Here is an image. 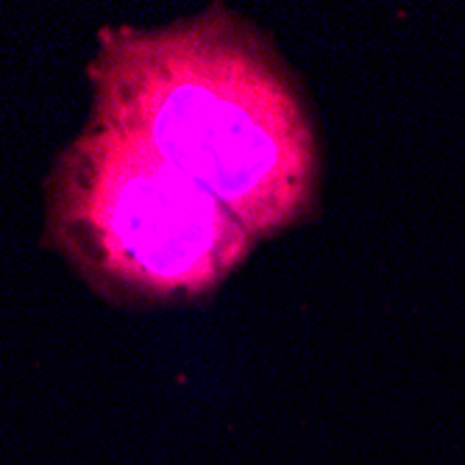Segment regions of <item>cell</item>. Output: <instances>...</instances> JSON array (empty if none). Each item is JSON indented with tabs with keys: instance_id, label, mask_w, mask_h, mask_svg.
<instances>
[{
	"instance_id": "obj_2",
	"label": "cell",
	"mask_w": 465,
	"mask_h": 465,
	"mask_svg": "<svg viewBox=\"0 0 465 465\" xmlns=\"http://www.w3.org/2000/svg\"><path fill=\"white\" fill-rule=\"evenodd\" d=\"M78 215L106 268L151 290L201 287L242 251V223L198 182L129 132L87 162Z\"/></svg>"
},
{
	"instance_id": "obj_1",
	"label": "cell",
	"mask_w": 465,
	"mask_h": 465,
	"mask_svg": "<svg viewBox=\"0 0 465 465\" xmlns=\"http://www.w3.org/2000/svg\"><path fill=\"white\" fill-rule=\"evenodd\" d=\"M117 90L123 132L248 226H276L304 206L307 123L284 78L229 31H193L140 51Z\"/></svg>"
}]
</instances>
